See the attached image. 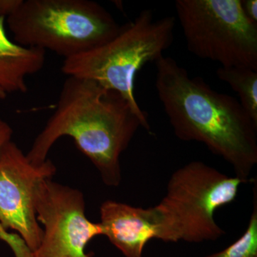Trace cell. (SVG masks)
I'll return each mask as SVG.
<instances>
[{"mask_svg": "<svg viewBox=\"0 0 257 257\" xmlns=\"http://www.w3.org/2000/svg\"><path fill=\"white\" fill-rule=\"evenodd\" d=\"M2 230H5L4 228L3 227V226H1V225H0V231H2Z\"/></svg>", "mask_w": 257, "mask_h": 257, "instance_id": "2e32d148", "label": "cell"}, {"mask_svg": "<svg viewBox=\"0 0 257 257\" xmlns=\"http://www.w3.org/2000/svg\"><path fill=\"white\" fill-rule=\"evenodd\" d=\"M175 5L191 53L220 67L257 70V24L246 18L241 0H177Z\"/></svg>", "mask_w": 257, "mask_h": 257, "instance_id": "8992f818", "label": "cell"}, {"mask_svg": "<svg viewBox=\"0 0 257 257\" xmlns=\"http://www.w3.org/2000/svg\"><path fill=\"white\" fill-rule=\"evenodd\" d=\"M157 94L176 137L204 144L248 182L257 165V124L239 101L216 92L170 57L155 62Z\"/></svg>", "mask_w": 257, "mask_h": 257, "instance_id": "7a4b0ae2", "label": "cell"}, {"mask_svg": "<svg viewBox=\"0 0 257 257\" xmlns=\"http://www.w3.org/2000/svg\"><path fill=\"white\" fill-rule=\"evenodd\" d=\"M103 236L125 257H143L150 240L158 239L160 219L155 207H133L106 200L100 207Z\"/></svg>", "mask_w": 257, "mask_h": 257, "instance_id": "9c48e42d", "label": "cell"}, {"mask_svg": "<svg viewBox=\"0 0 257 257\" xmlns=\"http://www.w3.org/2000/svg\"><path fill=\"white\" fill-rule=\"evenodd\" d=\"M6 19L0 18V100L13 93H26V78L43 68L45 50L25 47L10 40L5 30Z\"/></svg>", "mask_w": 257, "mask_h": 257, "instance_id": "30bf717a", "label": "cell"}, {"mask_svg": "<svg viewBox=\"0 0 257 257\" xmlns=\"http://www.w3.org/2000/svg\"><path fill=\"white\" fill-rule=\"evenodd\" d=\"M34 202L37 221L44 226L41 243L31 251L20 235H13L6 243L15 257H94L85 252L86 246L103 235L102 228L86 216L81 191L45 179L37 184Z\"/></svg>", "mask_w": 257, "mask_h": 257, "instance_id": "52a82bcc", "label": "cell"}, {"mask_svg": "<svg viewBox=\"0 0 257 257\" xmlns=\"http://www.w3.org/2000/svg\"><path fill=\"white\" fill-rule=\"evenodd\" d=\"M56 172L49 159L40 165L32 164L13 141L0 153V225L17 231L31 251L39 247L43 236L35 209V189Z\"/></svg>", "mask_w": 257, "mask_h": 257, "instance_id": "ba28073f", "label": "cell"}, {"mask_svg": "<svg viewBox=\"0 0 257 257\" xmlns=\"http://www.w3.org/2000/svg\"><path fill=\"white\" fill-rule=\"evenodd\" d=\"M175 23L174 17L157 20L151 10H143L109 41L64 59L62 72L119 93L139 114L147 116L135 97V79L145 64L156 62L171 46Z\"/></svg>", "mask_w": 257, "mask_h": 257, "instance_id": "3957f363", "label": "cell"}, {"mask_svg": "<svg viewBox=\"0 0 257 257\" xmlns=\"http://www.w3.org/2000/svg\"><path fill=\"white\" fill-rule=\"evenodd\" d=\"M243 181L201 162L176 170L165 195L155 206L160 219L158 239L165 242L201 243L220 239L225 231L216 221L219 208L234 202Z\"/></svg>", "mask_w": 257, "mask_h": 257, "instance_id": "277c9868", "label": "cell"}, {"mask_svg": "<svg viewBox=\"0 0 257 257\" xmlns=\"http://www.w3.org/2000/svg\"><path fill=\"white\" fill-rule=\"evenodd\" d=\"M218 78L229 84L239 96V103L257 124V70L246 67H219Z\"/></svg>", "mask_w": 257, "mask_h": 257, "instance_id": "8fae6325", "label": "cell"}, {"mask_svg": "<svg viewBox=\"0 0 257 257\" xmlns=\"http://www.w3.org/2000/svg\"><path fill=\"white\" fill-rule=\"evenodd\" d=\"M13 130L8 122L0 117V153L6 145L11 143Z\"/></svg>", "mask_w": 257, "mask_h": 257, "instance_id": "5bb4252c", "label": "cell"}, {"mask_svg": "<svg viewBox=\"0 0 257 257\" xmlns=\"http://www.w3.org/2000/svg\"><path fill=\"white\" fill-rule=\"evenodd\" d=\"M243 13L246 18L257 24V1L256 0H241Z\"/></svg>", "mask_w": 257, "mask_h": 257, "instance_id": "9a60e30c", "label": "cell"}, {"mask_svg": "<svg viewBox=\"0 0 257 257\" xmlns=\"http://www.w3.org/2000/svg\"><path fill=\"white\" fill-rule=\"evenodd\" d=\"M23 0H0V18L7 19L18 9Z\"/></svg>", "mask_w": 257, "mask_h": 257, "instance_id": "4fadbf2b", "label": "cell"}, {"mask_svg": "<svg viewBox=\"0 0 257 257\" xmlns=\"http://www.w3.org/2000/svg\"><path fill=\"white\" fill-rule=\"evenodd\" d=\"M205 257H257L256 184L253 188L252 212L243 234L228 247Z\"/></svg>", "mask_w": 257, "mask_h": 257, "instance_id": "7c38bea8", "label": "cell"}, {"mask_svg": "<svg viewBox=\"0 0 257 257\" xmlns=\"http://www.w3.org/2000/svg\"><path fill=\"white\" fill-rule=\"evenodd\" d=\"M141 126L152 133L148 116L139 114L119 93L89 79L68 77L55 112L27 157L40 165L59 139L70 137L96 167L103 183L117 187L121 182L120 157Z\"/></svg>", "mask_w": 257, "mask_h": 257, "instance_id": "6da1fadb", "label": "cell"}, {"mask_svg": "<svg viewBox=\"0 0 257 257\" xmlns=\"http://www.w3.org/2000/svg\"><path fill=\"white\" fill-rule=\"evenodd\" d=\"M6 21L17 43L64 59L100 46L121 28L105 8L90 0H23Z\"/></svg>", "mask_w": 257, "mask_h": 257, "instance_id": "5b68a950", "label": "cell"}]
</instances>
